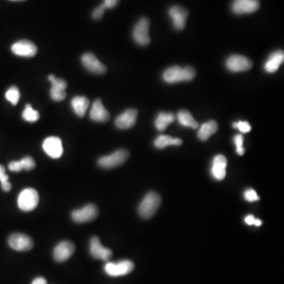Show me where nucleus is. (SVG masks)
Listing matches in <instances>:
<instances>
[{
  "label": "nucleus",
  "mask_w": 284,
  "mask_h": 284,
  "mask_svg": "<svg viewBox=\"0 0 284 284\" xmlns=\"http://www.w3.org/2000/svg\"><path fill=\"white\" fill-rule=\"evenodd\" d=\"M196 77V70L194 67H186L181 68L179 66L169 67L164 72L163 78L167 83H181V82H190Z\"/></svg>",
  "instance_id": "nucleus-1"
},
{
  "label": "nucleus",
  "mask_w": 284,
  "mask_h": 284,
  "mask_svg": "<svg viewBox=\"0 0 284 284\" xmlns=\"http://www.w3.org/2000/svg\"><path fill=\"white\" fill-rule=\"evenodd\" d=\"M161 204V197L156 192H149V194L140 202L138 213L143 219L153 217Z\"/></svg>",
  "instance_id": "nucleus-2"
},
{
  "label": "nucleus",
  "mask_w": 284,
  "mask_h": 284,
  "mask_svg": "<svg viewBox=\"0 0 284 284\" xmlns=\"http://www.w3.org/2000/svg\"><path fill=\"white\" fill-rule=\"evenodd\" d=\"M129 156L130 154L128 151L126 149H119L115 151L112 154L99 158L98 165L105 169H113L124 165L128 159Z\"/></svg>",
  "instance_id": "nucleus-3"
},
{
  "label": "nucleus",
  "mask_w": 284,
  "mask_h": 284,
  "mask_svg": "<svg viewBox=\"0 0 284 284\" xmlns=\"http://www.w3.org/2000/svg\"><path fill=\"white\" fill-rule=\"evenodd\" d=\"M39 203V194L35 189L27 188L20 193L17 199L19 209L24 212L34 210Z\"/></svg>",
  "instance_id": "nucleus-4"
},
{
  "label": "nucleus",
  "mask_w": 284,
  "mask_h": 284,
  "mask_svg": "<svg viewBox=\"0 0 284 284\" xmlns=\"http://www.w3.org/2000/svg\"><path fill=\"white\" fill-rule=\"evenodd\" d=\"M150 21L147 17H141L134 26L133 37L137 45L140 46H147L150 44L149 35Z\"/></svg>",
  "instance_id": "nucleus-5"
},
{
  "label": "nucleus",
  "mask_w": 284,
  "mask_h": 284,
  "mask_svg": "<svg viewBox=\"0 0 284 284\" xmlns=\"http://www.w3.org/2000/svg\"><path fill=\"white\" fill-rule=\"evenodd\" d=\"M134 263L128 260H121V261L114 263L109 262L105 265V271L108 276L111 277H118V276H126L134 270Z\"/></svg>",
  "instance_id": "nucleus-6"
},
{
  "label": "nucleus",
  "mask_w": 284,
  "mask_h": 284,
  "mask_svg": "<svg viewBox=\"0 0 284 284\" xmlns=\"http://www.w3.org/2000/svg\"><path fill=\"white\" fill-rule=\"evenodd\" d=\"M226 67L231 72H244L253 67V62L244 55H233L227 60Z\"/></svg>",
  "instance_id": "nucleus-7"
},
{
  "label": "nucleus",
  "mask_w": 284,
  "mask_h": 284,
  "mask_svg": "<svg viewBox=\"0 0 284 284\" xmlns=\"http://www.w3.org/2000/svg\"><path fill=\"white\" fill-rule=\"evenodd\" d=\"M99 214L98 208L95 205L89 204L80 209L74 210L71 214L72 219L78 224L94 220Z\"/></svg>",
  "instance_id": "nucleus-8"
},
{
  "label": "nucleus",
  "mask_w": 284,
  "mask_h": 284,
  "mask_svg": "<svg viewBox=\"0 0 284 284\" xmlns=\"http://www.w3.org/2000/svg\"><path fill=\"white\" fill-rule=\"evenodd\" d=\"M10 247L16 251H29L33 247V241L30 237L22 233H14L9 238Z\"/></svg>",
  "instance_id": "nucleus-9"
},
{
  "label": "nucleus",
  "mask_w": 284,
  "mask_h": 284,
  "mask_svg": "<svg viewBox=\"0 0 284 284\" xmlns=\"http://www.w3.org/2000/svg\"><path fill=\"white\" fill-rule=\"evenodd\" d=\"M168 14L177 30H182L185 28L189 11L181 6L175 5L170 7Z\"/></svg>",
  "instance_id": "nucleus-10"
},
{
  "label": "nucleus",
  "mask_w": 284,
  "mask_h": 284,
  "mask_svg": "<svg viewBox=\"0 0 284 284\" xmlns=\"http://www.w3.org/2000/svg\"><path fill=\"white\" fill-rule=\"evenodd\" d=\"M260 8L259 0H234L231 10L235 14H252Z\"/></svg>",
  "instance_id": "nucleus-11"
},
{
  "label": "nucleus",
  "mask_w": 284,
  "mask_h": 284,
  "mask_svg": "<svg viewBox=\"0 0 284 284\" xmlns=\"http://www.w3.org/2000/svg\"><path fill=\"white\" fill-rule=\"evenodd\" d=\"M48 80L52 83V86L50 94L51 97L55 101H62L67 97V83L62 78H58L54 74H50L48 76Z\"/></svg>",
  "instance_id": "nucleus-12"
},
{
  "label": "nucleus",
  "mask_w": 284,
  "mask_h": 284,
  "mask_svg": "<svg viewBox=\"0 0 284 284\" xmlns=\"http://www.w3.org/2000/svg\"><path fill=\"white\" fill-rule=\"evenodd\" d=\"M82 63L85 68L93 74H104L106 73V67L96 58L94 54L91 52H87L82 56Z\"/></svg>",
  "instance_id": "nucleus-13"
},
{
  "label": "nucleus",
  "mask_w": 284,
  "mask_h": 284,
  "mask_svg": "<svg viewBox=\"0 0 284 284\" xmlns=\"http://www.w3.org/2000/svg\"><path fill=\"white\" fill-rule=\"evenodd\" d=\"M11 51L14 55L21 57H33L37 53V48L33 42L23 39L16 42L11 46Z\"/></svg>",
  "instance_id": "nucleus-14"
},
{
  "label": "nucleus",
  "mask_w": 284,
  "mask_h": 284,
  "mask_svg": "<svg viewBox=\"0 0 284 284\" xmlns=\"http://www.w3.org/2000/svg\"><path fill=\"white\" fill-rule=\"evenodd\" d=\"M43 149L50 157L54 159L61 157L64 153L62 140L59 137H49L45 139L43 143Z\"/></svg>",
  "instance_id": "nucleus-15"
},
{
  "label": "nucleus",
  "mask_w": 284,
  "mask_h": 284,
  "mask_svg": "<svg viewBox=\"0 0 284 284\" xmlns=\"http://www.w3.org/2000/svg\"><path fill=\"white\" fill-rule=\"evenodd\" d=\"M75 251V246L70 241L60 242L54 250V258L57 262H64L68 260Z\"/></svg>",
  "instance_id": "nucleus-16"
},
{
  "label": "nucleus",
  "mask_w": 284,
  "mask_h": 284,
  "mask_svg": "<svg viewBox=\"0 0 284 284\" xmlns=\"http://www.w3.org/2000/svg\"><path fill=\"white\" fill-rule=\"evenodd\" d=\"M138 111L136 109H128L118 115L115 119V125L121 130H127L134 127L137 121Z\"/></svg>",
  "instance_id": "nucleus-17"
},
{
  "label": "nucleus",
  "mask_w": 284,
  "mask_h": 284,
  "mask_svg": "<svg viewBox=\"0 0 284 284\" xmlns=\"http://www.w3.org/2000/svg\"><path fill=\"white\" fill-rule=\"evenodd\" d=\"M89 250H90L91 255L95 259H99V260H108L112 256L111 250L101 245L99 238L96 236L91 238Z\"/></svg>",
  "instance_id": "nucleus-18"
},
{
  "label": "nucleus",
  "mask_w": 284,
  "mask_h": 284,
  "mask_svg": "<svg viewBox=\"0 0 284 284\" xmlns=\"http://www.w3.org/2000/svg\"><path fill=\"white\" fill-rule=\"evenodd\" d=\"M90 118L98 123H106L109 120L110 114L104 106L100 99H96L90 111Z\"/></svg>",
  "instance_id": "nucleus-19"
},
{
  "label": "nucleus",
  "mask_w": 284,
  "mask_h": 284,
  "mask_svg": "<svg viewBox=\"0 0 284 284\" xmlns=\"http://www.w3.org/2000/svg\"><path fill=\"white\" fill-rule=\"evenodd\" d=\"M228 165L227 158L222 155H218L212 161V176L216 180H222L226 176V168Z\"/></svg>",
  "instance_id": "nucleus-20"
},
{
  "label": "nucleus",
  "mask_w": 284,
  "mask_h": 284,
  "mask_svg": "<svg viewBox=\"0 0 284 284\" xmlns=\"http://www.w3.org/2000/svg\"><path fill=\"white\" fill-rule=\"evenodd\" d=\"M284 54L282 51H277L270 55L265 64V70L268 73H275L277 71L279 66L283 63Z\"/></svg>",
  "instance_id": "nucleus-21"
},
{
  "label": "nucleus",
  "mask_w": 284,
  "mask_h": 284,
  "mask_svg": "<svg viewBox=\"0 0 284 284\" xmlns=\"http://www.w3.org/2000/svg\"><path fill=\"white\" fill-rule=\"evenodd\" d=\"M36 167L34 159L30 156H26L19 161H13L9 165V169L14 172H19L22 170L31 171Z\"/></svg>",
  "instance_id": "nucleus-22"
},
{
  "label": "nucleus",
  "mask_w": 284,
  "mask_h": 284,
  "mask_svg": "<svg viewBox=\"0 0 284 284\" xmlns=\"http://www.w3.org/2000/svg\"><path fill=\"white\" fill-rule=\"evenodd\" d=\"M71 106L77 116L83 117L86 115V111L89 107V99L86 96H75L71 100Z\"/></svg>",
  "instance_id": "nucleus-23"
},
{
  "label": "nucleus",
  "mask_w": 284,
  "mask_h": 284,
  "mask_svg": "<svg viewBox=\"0 0 284 284\" xmlns=\"http://www.w3.org/2000/svg\"><path fill=\"white\" fill-rule=\"evenodd\" d=\"M217 123L214 120H210L206 124H202L201 127L199 129L197 136L200 140L206 141L211 136L213 135L217 131Z\"/></svg>",
  "instance_id": "nucleus-24"
},
{
  "label": "nucleus",
  "mask_w": 284,
  "mask_h": 284,
  "mask_svg": "<svg viewBox=\"0 0 284 284\" xmlns=\"http://www.w3.org/2000/svg\"><path fill=\"white\" fill-rule=\"evenodd\" d=\"M175 116L173 113L171 112H160L158 115L155 126L159 131H165L167 127L175 121Z\"/></svg>",
  "instance_id": "nucleus-25"
},
{
  "label": "nucleus",
  "mask_w": 284,
  "mask_h": 284,
  "mask_svg": "<svg viewBox=\"0 0 284 284\" xmlns=\"http://www.w3.org/2000/svg\"><path fill=\"white\" fill-rule=\"evenodd\" d=\"M182 144V140L180 138H174L168 135H159L155 140L154 146L157 149H163L170 146H179Z\"/></svg>",
  "instance_id": "nucleus-26"
},
{
  "label": "nucleus",
  "mask_w": 284,
  "mask_h": 284,
  "mask_svg": "<svg viewBox=\"0 0 284 284\" xmlns=\"http://www.w3.org/2000/svg\"><path fill=\"white\" fill-rule=\"evenodd\" d=\"M178 123L181 126L185 127H190L192 129L198 128V124L194 119V117L192 116L191 113L187 110H181L178 113Z\"/></svg>",
  "instance_id": "nucleus-27"
},
{
  "label": "nucleus",
  "mask_w": 284,
  "mask_h": 284,
  "mask_svg": "<svg viewBox=\"0 0 284 284\" xmlns=\"http://www.w3.org/2000/svg\"><path fill=\"white\" fill-rule=\"evenodd\" d=\"M23 118L29 123H35L39 118V114L36 110L33 109L31 105H27L23 111Z\"/></svg>",
  "instance_id": "nucleus-28"
},
{
  "label": "nucleus",
  "mask_w": 284,
  "mask_h": 284,
  "mask_svg": "<svg viewBox=\"0 0 284 284\" xmlns=\"http://www.w3.org/2000/svg\"><path fill=\"white\" fill-rule=\"evenodd\" d=\"M20 96H21L20 92H19V89L16 86H12V87L10 88L7 91V93H6V98L13 105H16L18 103Z\"/></svg>",
  "instance_id": "nucleus-29"
},
{
  "label": "nucleus",
  "mask_w": 284,
  "mask_h": 284,
  "mask_svg": "<svg viewBox=\"0 0 284 284\" xmlns=\"http://www.w3.org/2000/svg\"><path fill=\"white\" fill-rule=\"evenodd\" d=\"M0 181L3 190L5 192H9L11 189V184L9 182V176L6 174L5 168L0 165Z\"/></svg>",
  "instance_id": "nucleus-30"
},
{
  "label": "nucleus",
  "mask_w": 284,
  "mask_h": 284,
  "mask_svg": "<svg viewBox=\"0 0 284 284\" xmlns=\"http://www.w3.org/2000/svg\"><path fill=\"white\" fill-rule=\"evenodd\" d=\"M234 142H235V146H236V153H238L239 156H242L245 153V149L243 148V142H244V138H243L241 134H237L234 137Z\"/></svg>",
  "instance_id": "nucleus-31"
},
{
  "label": "nucleus",
  "mask_w": 284,
  "mask_h": 284,
  "mask_svg": "<svg viewBox=\"0 0 284 284\" xmlns=\"http://www.w3.org/2000/svg\"><path fill=\"white\" fill-rule=\"evenodd\" d=\"M233 127L238 129L239 131L243 133V134H247L251 130V126L247 121H239L238 123H234Z\"/></svg>",
  "instance_id": "nucleus-32"
},
{
  "label": "nucleus",
  "mask_w": 284,
  "mask_h": 284,
  "mask_svg": "<svg viewBox=\"0 0 284 284\" xmlns=\"http://www.w3.org/2000/svg\"><path fill=\"white\" fill-rule=\"evenodd\" d=\"M244 198L246 200L249 202L257 201V200H260L258 194H257V192L253 189H248L246 190L244 193Z\"/></svg>",
  "instance_id": "nucleus-33"
},
{
  "label": "nucleus",
  "mask_w": 284,
  "mask_h": 284,
  "mask_svg": "<svg viewBox=\"0 0 284 284\" xmlns=\"http://www.w3.org/2000/svg\"><path fill=\"white\" fill-rule=\"evenodd\" d=\"M105 10H106V9L104 7L103 4H101L99 7H96L93 13V18H94L95 20H99V19L102 18L104 14H105Z\"/></svg>",
  "instance_id": "nucleus-34"
},
{
  "label": "nucleus",
  "mask_w": 284,
  "mask_h": 284,
  "mask_svg": "<svg viewBox=\"0 0 284 284\" xmlns=\"http://www.w3.org/2000/svg\"><path fill=\"white\" fill-rule=\"evenodd\" d=\"M120 0H104L103 5L105 9H112L118 5Z\"/></svg>",
  "instance_id": "nucleus-35"
},
{
  "label": "nucleus",
  "mask_w": 284,
  "mask_h": 284,
  "mask_svg": "<svg viewBox=\"0 0 284 284\" xmlns=\"http://www.w3.org/2000/svg\"><path fill=\"white\" fill-rule=\"evenodd\" d=\"M254 221H255V217L253 216V215H249L247 217L245 218V222L247 225H253L254 224Z\"/></svg>",
  "instance_id": "nucleus-36"
},
{
  "label": "nucleus",
  "mask_w": 284,
  "mask_h": 284,
  "mask_svg": "<svg viewBox=\"0 0 284 284\" xmlns=\"http://www.w3.org/2000/svg\"><path fill=\"white\" fill-rule=\"evenodd\" d=\"M31 284H48L47 283V280L43 277H37L36 279H33Z\"/></svg>",
  "instance_id": "nucleus-37"
},
{
  "label": "nucleus",
  "mask_w": 284,
  "mask_h": 284,
  "mask_svg": "<svg viewBox=\"0 0 284 284\" xmlns=\"http://www.w3.org/2000/svg\"><path fill=\"white\" fill-rule=\"evenodd\" d=\"M253 225L257 227H260V225H262V221L259 219H255V221H254V224H253Z\"/></svg>",
  "instance_id": "nucleus-38"
},
{
  "label": "nucleus",
  "mask_w": 284,
  "mask_h": 284,
  "mask_svg": "<svg viewBox=\"0 0 284 284\" xmlns=\"http://www.w3.org/2000/svg\"><path fill=\"white\" fill-rule=\"evenodd\" d=\"M11 1H23V0H11Z\"/></svg>",
  "instance_id": "nucleus-39"
}]
</instances>
